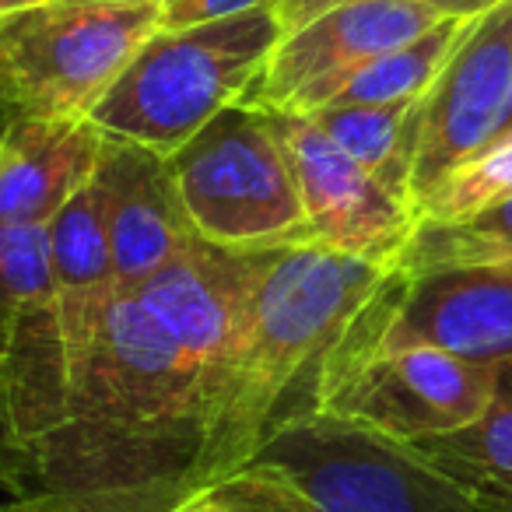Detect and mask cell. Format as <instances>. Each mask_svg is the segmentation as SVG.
Here are the masks:
<instances>
[{
    "label": "cell",
    "instance_id": "5bb4252c",
    "mask_svg": "<svg viewBox=\"0 0 512 512\" xmlns=\"http://www.w3.org/2000/svg\"><path fill=\"white\" fill-rule=\"evenodd\" d=\"M92 197L113 249L120 292H134L193 239L169 155L120 137H102L92 172Z\"/></svg>",
    "mask_w": 512,
    "mask_h": 512
},
{
    "label": "cell",
    "instance_id": "3957f363",
    "mask_svg": "<svg viewBox=\"0 0 512 512\" xmlns=\"http://www.w3.org/2000/svg\"><path fill=\"white\" fill-rule=\"evenodd\" d=\"M278 43L274 8L162 29L144 43L88 120L106 137L172 155L253 92Z\"/></svg>",
    "mask_w": 512,
    "mask_h": 512
},
{
    "label": "cell",
    "instance_id": "7a4b0ae2",
    "mask_svg": "<svg viewBox=\"0 0 512 512\" xmlns=\"http://www.w3.org/2000/svg\"><path fill=\"white\" fill-rule=\"evenodd\" d=\"M407 274L320 246L260 249L235 358L214 393L204 481L246 467L285 425L376 355Z\"/></svg>",
    "mask_w": 512,
    "mask_h": 512
},
{
    "label": "cell",
    "instance_id": "52a82bcc",
    "mask_svg": "<svg viewBox=\"0 0 512 512\" xmlns=\"http://www.w3.org/2000/svg\"><path fill=\"white\" fill-rule=\"evenodd\" d=\"M0 390L32 453L67 404V341L46 225H0Z\"/></svg>",
    "mask_w": 512,
    "mask_h": 512
},
{
    "label": "cell",
    "instance_id": "8992f818",
    "mask_svg": "<svg viewBox=\"0 0 512 512\" xmlns=\"http://www.w3.org/2000/svg\"><path fill=\"white\" fill-rule=\"evenodd\" d=\"M249 463L285 474L316 512H477L411 442L330 411L274 432Z\"/></svg>",
    "mask_w": 512,
    "mask_h": 512
},
{
    "label": "cell",
    "instance_id": "cb8c5ba5",
    "mask_svg": "<svg viewBox=\"0 0 512 512\" xmlns=\"http://www.w3.org/2000/svg\"><path fill=\"white\" fill-rule=\"evenodd\" d=\"M274 4H278V0H172L162 15V29H186V25L218 22V18L274 8Z\"/></svg>",
    "mask_w": 512,
    "mask_h": 512
},
{
    "label": "cell",
    "instance_id": "4316f807",
    "mask_svg": "<svg viewBox=\"0 0 512 512\" xmlns=\"http://www.w3.org/2000/svg\"><path fill=\"white\" fill-rule=\"evenodd\" d=\"M425 4H432V8L446 18H477L495 8L498 0H425Z\"/></svg>",
    "mask_w": 512,
    "mask_h": 512
},
{
    "label": "cell",
    "instance_id": "ac0fdd59",
    "mask_svg": "<svg viewBox=\"0 0 512 512\" xmlns=\"http://www.w3.org/2000/svg\"><path fill=\"white\" fill-rule=\"evenodd\" d=\"M411 446L453 477L474 498L477 512H512V397L498 393L488 414L474 425Z\"/></svg>",
    "mask_w": 512,
    "mask_h": 512
},
{
    "label": "cell",
    "instance_id": "9c48e42d",
    "mask_svg": "<svg viewBox=\"0 0 512 512\" xmlns=\"http://www.w3.org/2000/svg\"><path fill=\"white\" fill-rule=\"evenodd\" d=\"M442 18L446 15L425 0H358L334 8L299 32L281 36L242 102L271 113L309 116L330 106L362 67L418 39Z\"/></svg>",
    "mask_w": 512,
    "mask_h": 512
},
{
    "label": "cell",
    "instance_id": "8fae6325",
    "mask_svg": "<svg viewBox=\"0 0 512 512\" xmlns=\"http://www.w3.org/2000/svg\"><path fill=\"white\" fill-rule=\"evenodd\" d=\"M274 123L299 183L306 246L334 249L379 267L397 264L418 228L414 207L344 155L309 116L274 113Z\"/></svg>",
    "mask_w": 512,
    "mask_h": 512
},
{
    "label": "cell",
    "instance_id": "6da1fadb",
    "mask_svg": "<svg viewBox=\"0 0 512 512\" xmlns=\"http://www.w3.org/2000/svg\"><path fill=\"white\" fill-rule=\"evenodd\" d=\"M211 397L200 365L134 292L67 365L64 418L32 446V495L81 512H169L204 481Z\"/></svg>",
    "mask_w": 512,
    "mask_h": 512
},
{
    "label": "cell",
    "instance_id": "4fadbf2b",
    "mask_svg": "<svg viewBox=\"0 0 512 512\" xmlns=\"http://www.w3.org/2000/svg\"><path fill=\"white\" fill-rule=\"evenodd\" d=\"M404 348H435L488 369L512 362V260L407 278L376 355Z\"/></svg>",
    "mask_w": 512,
    "mask_h": 512
},
{
    "label": "cell",
    "instance_id": "d4e9b609",
    "mask_svg": "<svg viewBox=\"0 0 512 512\" xmlns=\"http://www.w3.org/2000/svg\"><path fill=\"white\" fill-rule=\"evenodd\" d=\"M344 4H358V0H278L274 4V15H278V25H281V36L288 32H299L302 25L316 22L320 15L334 8H344Z\"/></svg>",
    "mask_w": 512,
    "mask_h": 512
},
{
    "label": "cell",
    "instance_id": "ba28073f",
    "mask_svg": "<svg viewBox=\"0 0 512 512\" xmlns=\"http://www.w3.org/2000/svg\"><path fill=\"white\" fill-rule=\"evenodd\" d=\"M512 116V0L470 18L421 99L411 204L463 162L502 141Z\"/></svg>",
    "mask_w": 512,
    "mask_h": 512
},
{
    "label": "cell",
    "instance_id": "ffe728a7",
    "mask_svg": "<svg viewBox=\"0 0 512 512\" xmlns=\"http://www.w3.org/2000/svg\"><path fill=\"white\" fill-rule=\"evenodd\" d=\"M467 22L470 18H442L439 25L421 32L418 39L383 53V57L372 60L369 67H362V71L337 92L334 102L421 99V95L432 88V81L439 78L442 67H446L449 53H453V46L460 43ZM334 102H330V106H334Z\"/></svg>",
    "mask_w": 512,
    "mask_h": 512
},
{
    "label": "cell",
    "instance_id": "5b68a950",
    "mask_svg": "<svg viewBox=\"0 0 512 512\" xmlns=\"http://www.w3.org/2000/svg\"><path fill=\"white\" fill-rule=\"evenodd\" d=\"M193 232L228 249L306 242V211L274 113L235 102L169 155Z\"/></svg>",
    "mask_w": 512,
    "mask_h": 512
},
{
    "label": "cell",
    "instance_id": "d6986e66",
    "mask_svg": "<svg viewBox=\"0 0 512 512\" xmlns=\"http://www.w3.org/2000/svg\"><path fill=\"white\" fill-rule=\"evenodd\" d=\"M512 260V200L463 221H418L397 256V271L407 278L470 264H502Z\"/></svg>",
    "mask_w": 512,
    "mask_h": 512
},
{
    "label": "cell",
    "instance_id": "30bf717a",
    "mask_svg": "<svg viewBox=\"0 0 512 512\" xmlns=\"http://www.w3.org/2000/svg\"><path fill=\"white\" fill-rule=\"evenodd\" d=\"M495 397L498 369L435 348H404L358 362L330 390L323 411L418 442L474 425Z\"/></svg>",
    "mask_w": 512,
    "mask_h": 512
},
{
    "label": "cell",
    "instance_id": "9a60e30c",
    "mask_svg": "<svg viewBox=\"0 0 512 512\" xmlns=\"http://www.w3.org/2000/svg\"><path fill=\"white\" fill-rule=\"evenodd\" d=\"M92 120L15 116L0 134V225H50L88 183L102 151Z\"/></svg>",
    "mask_w": 512,
    "mask_h": 512
},
{
    "label": "cell",
    "instance_id": "4dcf8cb0",
    "mask_svg": "<svg viewBox=\"0 0 512 512\" xmlns=\"http://www.w3.org/2000/svg\"><path fill=\"white\" fill-rule=\"evenodd\" d=\"M502 137H512V116H509V127H505V134Z\"/></svg>",
    "mask_w": 512,
    "mask_h": 512
},
{
    "label": "cell",
    "instance_id": "484cf974",
    "mask_svg": "<svg viewBox=\"0 0 512 512\" xmlns=\"http://www.w3.org/2000/svg\"><path fill=\"white\" fill-rule=\"evenodd\" d=\"M0 512H81V509H74L71 502L53 498V495H25V498L8 502Z\"/></svg>",
    "mask_w": 512,
    "mask_h": 512
},
{
    "label": "cell",
    "instance_id": "83f0119b",
    "mask_svg": "<svg viewBox=\"0 0 512 512\" xmlns=\"http://www.w3.org/2000/svg\"><path fill=\"white\" fill-rule=\"evenodd\" d=\"M498 393H502V397H512V362L498 365Z\"/></svg>",
    "mask_w": 512,
    "mask_h": 512
},
{
    "label": "cell",
    "instance_id": "277c9868",
    "mask_svg": "<svg viewBox=\"0 0 512 512\" xmlns=\"http://www.w3.org/2000/svg\"><path fill=\"white\" fill-rule=\"evenodd\" d=\"M165 8L43 0L0 15V99L15 116L88 120L155 32Z\"/></svg>",
    "mask_w": 512,
    "mask_h": 512
},
{
    "label": "cell",
    "instance_id": "f1b7e54d",
    "mask_svg": "<svg viewBox=\"0 0 512 512\" xmlns=\"http://www.w3.org/2000/svg\"><path fill=\"white\" fill-rule=\"evenodd\" d=\"M32 4H43V0H0V15H4V11L32 8Z\"/></svg>",
    "mask_w": 512,
    "mask_h": 512
},
{
    "label": "cell",
    "instance_id": "2e32d148",
    "mask_svg": "<svg viewBox=\"0 0 512 512\" xmlns=\"http://www.w3.org/2000/svg\"><path fill=\"white\" fill-rule=\"evenodd\" d=\"M50 235V264L60 295V320H64L67 365L95 341L109 306L120 295L113 249L102 225L92 186L78 193L57 218L46 225Z\"/></svg>",
    "mask_w": 512,
    "mask_h": 512
},
{
    "label": "cell",
    "instance_id": "44dd1931",
    "mask_svg": "<svg viewBox=\"0 0 512 512\" xmlns=\"http://www.w3.org/2000/svg\"><path fill=\"white\" fill-rule=\"evenodd\" d=\"M512 200V137L463 162L418 200V221H463Z\"/></svg>",
    "mask_w": 512,
    "mask_h": 512
},
{
    "label": "cell",
    "instance_id": "7402d4cb",
    "mask_svg": "<svg viewBox=\"0 0 512 512\" xmlns=\"http://www.w3.org/2000/svg\"><path fill=\"white\" fill-rule=\"evenodd\" d=\"M169 512H316V505L274 467L246 463L218 481L200 484Z\"/></svg>",
    "mask_w": 512,
    "mask_h": 512
},
{
    "label": "cell",
    "instance_id": "e0dca14e",
    "mask_svg": "<svg viewBox=\"0 0 512 512\" xmlns=\"http://www.w3.org/2000/svg\"><path fill=\"white\" fill-rule=\"evenodd\" d=\"M421 99L334 102V106H323L316 113H309V120L344 155H351L365 172H372L393 197L411 204V176H414V155H418V130H421Z\"/></svg>",
    "mask_w": 512,
    "mask_h": 512
},
{
    "label": "cell",
    "instance_id": "1f68e13d",
    "mask_svg": "<svg viewBox=\"0 0 512 512\" xmlns=\"http://www.w3.org/2000/svg\"><path fill=\"white\" fill-rule=\"evenodd\" d=\"M0 134H4V127H0Z\"/></svg>",
    "mask_w": 512,
    "mask_h": 512
},
{
    "label": "cell",
    "instance_id": "603a6c76",
    "mask_svg": "<svg viewBox=\"0 0 512 512\" xmlns=\"http://www.w3.org/2000/svg\"><path fill=\"white\" fill-rule=\"evenodd\" d=\"M0 491H8L15 498L32 495V460L15 421H11L4 390H0Z\"/></svg>",
    "mask_w": 512,
    "mask_h": 512
},
{
    "label": "cell",
    "instance_id": "f546056e",
    "mask_svg": "<svg viewBox=\"0 0 512 512\" xmlns=\"http://www.w3.org/2000/svg\"><path fill=\"white\" fill-rule=\"evenodd\" d=\"M116 4H158V8H169L172 0H116Z\"/></svg>",
    "mask_w": 512,
    "mask_h": 512
},
{
    "label": "cell",
    "instance_id": "7c38bea8",
    "mask_svg": "<svg viewBox=\"0 0 512 512\" xmlns=\"http://www.w3.org/2000/svg\"><path fill=\"white\" fill-rule=\"evenodd\" d=\"M256 267L260 249H228L193 235L162 271L134 288L165 334L200 365L211 407L246 330Z\"/></svg>",
    "mask_w": 512,
    "mask_h": 512
}]
</instances>
